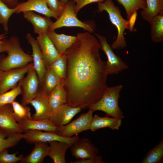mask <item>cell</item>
Listing matches in <instances>:
<instances>
[{
    "mask_svg": "<svg viewBox=\"0 0 163 163\" xmlns=\"http://www.w3.org/2000/svg\"><path fill=\"white\" fill-rule=\"evenodd\" d=\"M18 152L10 154L7 149H4L0 152V163H16L21 161L24 157L23 155L16 156Z\"/></svg>",
    "mask_w": 163,
    "mask_h": 163,
    "instance_id": "35",
    "label": "cell"
},
{
    "mask_svg": "<svg viewBox=\"0 0 163 163\" xmlns=\"http://www.w3.org/2000/svg\"><path fill=\"white\" fill-rule=\"evenodd\" d=\"M48 97L50 106L53 112L66 103L67 94L64 87V79L51 91Z\"/></svg>",
    "mask_w": 163,
    "mask_h": 163,
    "instance_id": "25",
    "label": "cell"
},
{
    "mask_svg": "<svg viewBox=\"0 0 163 163\" xmlns=\"http://www.w3.org/2000/svg\"><path fill=\"white\" fill-rule=\"evenodd\" d=\"M81 110L79 107H72L66 103L53 112L49 119L55 126L60 127L70 123Z\"/></svg>",
    "mask_w": 163,
    "mask_h": 163,
    "instance_id": "17",
    "label": "cell"
},
{
    "mask_svg": "<svg viewBox=\"0 0 163 163\" xmlns=\"http://www.w3.org/2000/svg\"><path fill=\"white\" fill-rule=\"evenodd\" d=\"M11 105L13 110V116L17 122L25 119H32L30 108L26 105L21 104L15 101Z\"/></svg>",
    "mask_w": 163,
    "mask_h": 163,
    "instance_id": "30",
    "label": "cell"
},
{
    "mask_svg": "<svg viewBox=\"0 0 163 163\" xmlns=\"http://www.w3.org/2000/svg\"><path fill=\"white\" fill-rule=\"evenodd\" d=\"M70 0H59L62 4L65 5Z\"/></svg>",
    "mask_w": 163,
    "mask_h": 163,
    "instance_id": "42",
    "label": "cell"
},
{
    "mask_svg": "<svg viewBox=\"0 0 163 163\" xmlns=\"http://www.w3.org/2000/svg\"><path fill=\"white\" fill-rule=\"evenodd\" d=\"M8 40L7 55L0 60V68L2 71L23 67L32 62V55L24 51L17 37H12Z\"/></svg>",
    "mask_w": 163,
    "mask_h": 163,
    "instance_id": "4",
    "label": "cell"
},
{
    "mask_svg": "<svg viewBox=\"0 0 163 163\" xmlns=\"http://www.w3.org/2000/svg\"><path fill=\"white\" fill-rule=\"evenodd\" d=\"M62 79L50 68L46 69L40 88L48 95L62 81Z\"/></svg>",
    "mask_w": 163,
    "mask_h": 163,
    "instance_id": "26",
    "label": "cell"
},
{
    "mask_svg": "<svg viewBox=\"0 0 163 163\" xmlns=\"http://www.w3.org/2000/svg\"><path fill=\"white\" fill-rule=\"evenodd\" d=\"M71 163H104L105 162L102 160L101 156H97L91 158L80 159L74 161H71Z\"/></svg>",
    "mask_w": 163,
    "mask_h": 163,
    "instance_id": "38",
    "label": "cell"
},
{
    "mask_svg": "<svg viewBox=\"0 0 163 163\" xmlns=\"http://www.w3.org/2000/svg\"><path fill=\"white\" fill-rule=\"evenodd\" d=\"M18 123L23 132L29 130H36L56 133L59 128L50 119L38 120L25 119Z\"/></svg>",
    "mask_w": 163,
    "mask_h": 163,
    "instance_id": "18",
    "label": "cell"
},
{
    "mask_svg": "<svg viewBox=\"0 0 163 163\" xmlns=\"http://www.w3.org/2000/svg\"><path fill=\"white\" fill-rule=\"evenodd\" d=\"M3 35L0 36V41L1 40H2V38H3Z\"/></svg>",
    "mask_w": 163,
    "mask_h": 163,
    "instance_id": "43",
    "label": "cell"
},
{
    "mask_svg": "<svg viewBox=\"0 0 163 163\" xmlns=\"http://www.w3.org/2000/svg\"><path fill=\"white\" fill-rule=\"evenodd\" d=\"M15 13L19 14L27 11H34L48 17L56 19L58 17L48 8L45 0H27L19 3L15 8Z\"/></svg>",
    "mask_w": 163,
    "mask_h": 163,
    "instance_id": "16",
    "label": "cell"
},
{
    "mask_svg": "<svg viewBox=\"0 0 163 163\" xmlns=\"http://www.w3.org/2000/svg\"><path fill=\"white\" fill-rule=\"evenodd\" d=\"M48 97L40 87L37 94L29 103L35 111L32 116V119H49L52 116L53 111L50 106Z\"/></svg>",
    "mask_w": 163,
    "mask_h": 163,
    "instance_id": "12",
    "label": "cell"
},
{
    "mask_svg": "<svg viewBox=\"0 0 163 163\" xmlns=\"http://www.w3.org/2000/svg\"><path fill=\"white\" fill-rule=\"evenodd\" d=\"M26 39L31 46L33 67L38 77L40 85L46 70L44 60L37 40L29 33L27 34Z\"/></svg>",
    "mask_w": 163,
    "mask_h": 163,
    "instance_id": "15",
    "label": "cell"
},
{
    "mask_svg": "<svg viewBox=\"0 0 163 163\" xmlns=\"http://www.w3.org/2000/svg\"><path fill=\"white\" fill-rule=\"evenodd\" d=\"M104 11L107 13L111 22L116 27L117 30L116 39L111 46L112 49L124 48L127 46L124 32L126 29L127 20L122 17L119 7L115 5L112 0H105L98 3L97 11L101 12Z\"/></svg>",
    "mask_w": 163,
    "mask_h": 163,
    "instance_id": "3",
    "label": "cell"
},
{
    "mask_svg": "<svg viewBox=\"0 0 163 163\" xmlns=\"http://www.w3.org/2000/svg\"><path fill=\"white\" fill-rule=\"evenodd\" d=\"M23 138L24 135L22 133L7 137L0 132V152L4 149L14 147Z\"/></svg>",
    "mask_w": 163,
    "mask_h": 163,
    "instance_id": "33",
    "label": "cell"
},
{
    "mask_svg": "<svg viewBox=\"0 0 163 163\" xmlns=\"http://www.w3.org/2000/svg\"><path fill=\"white\" fill-rule=\"evenodd\" d=\"M31 153L24 157L20 163H41L45 157L48 156L49 146L46 142H37Z\"/></svg>",
    "mask_w": 163,
    "mask_h": 163,
    "instance_id": "22",
    "label": "cell"
},
{
    "mask_svg": "<svg viewBox=\"0 0 163 163\" xmlns=\"http://www.w3.org/2000/svg\"><path fill=\"white\" fill-rule=\"evenodd\" d=\"M105 0H76L74 2L75 3V11L76 15L80 10L85 5L92 3H97L104 2Z\"/></svg>",
    "mask_w": 163,
    "mask_h": 163,
    "instance_id": "37",
    "label": "cell"
},
{
    "mask_svg": "<svg viewBox=\"0 0 163 163\" xmlns=\"http://www.w3.org/2000/svg\"><path fill=\"white\" fill-rule=\"evenodd\" d=\"M48 7L58 17L63 11L65 5L62 4L59 0H45Z\"/></svg>",
    "mask_w": 163,
    "mask_h": 163,
    "instance_id": "36",
    "label": "cell"
},
{
    "mask_svg": "<svg viewBox=\"0 0 163 163\" xmlns=\"http://www.w3.org/2000/svg\"><path fill=\"white\" fill-rule=\"evenodd\" d=\"M76 0H73V1L75 2Z\"/></svg>",
    "mask_w": 163,
    "mask_h": 163,
    "instance_id": "45",
    "label": "cell"
},
{
    "mask_svg": "<svg viewBox=\"0 0 163 163\" xmlns=\"http://www.w3.org/2000/svg\"><path fill=\"white\" fill-rule=\"evenodd\" d=\"M9 7L11 8H15L19 3L18 0H1Z\"/></svg>",
    "mask_w": 163,
    "mask_h": 163,
    "instance_id": "41",
    "label": "cell"
},
{
    "mask_svg": "<svg viewBox=\"0 0 163 163\" xmlns=\"http://www.w3.org/2000/svg\"><path fill=\"white\" fill-rule=\"evenodd\" d=\"M146 6L142 9L140 15L143 19L151 24L155 16L163 14V0H146Z\"/></svg>",
    "mask_w": 163,
    "mask_h": 163,
    "instance_id": "24",
    "label": "cell"
},
{
    "mask_svg": "<svg viewBox=\"0 0 163 163\" xmlns=\"http://www.w3.org/2000/svg\"><path fill=\"white\" fill-rule=\"evenodd\" d=\"M163 159V140L150 150L142 159V163H159Z\"/></svg>",
    "mask_w": 163,
    "mask_h": 163,
    "instance_id": "28",
    "label": "cell"
},
{
    "mask_svg": "<svg viewBox=\"0 0 163 163\" xmlns=\"http://www.w3.org/2000/svg\"><path fill=\"white\" fill-rule=\"evenodd\" d=\"M151 38L155 43L163 41V14L158 15L152 20L150 24Z\"/></svg>",
    "mask_w": 163,
    "mask_h": 163,
    "instance_id": "27",
    "label": "cell"
},
{
    "mask_svg": "<svg viewBox=\"0 0 163 163\" xmlns=\"http://www.w3.org/2000/svg\"><path fill=\"white\" fill-rule=\"evenodd\" d=\"M137 16V11H136L130 16L127 20L126 29L129 30L131 32L133 31Z\"/></svg>",
    "mask_w": 163,
    "mask_h": 163,
    "instance_id": "39",
    "label": "cell"
},
{
    "mask_svg": "<svg viewBox=\"0 0 163 163\" xmlns=\"http://www.w3.org/2000/svg\"><path fill=\"white\" fill-rule=\"evenodd\" d=\"M24 138L27 142L34 143L37 142H47L52 141L66 142L71 146L80 139L78 136L75 135L70 138L62 136L52 132H42L41 130H29L24 132Z\"/></svg>",
    "mask_w": 163,
    "mask_h": 163,
    "instance_id": "9",
    "label": "cell"
},
{
    "mask_svg": "<svg viewBox=\"0 0 163 163\" xmlns=\"http://www.w3.org/2000/svg\"><path fill=\"white\" fill-rule=\"evenodd\" d=\"M123 86L120 85L108 87L105 89L101 98L88 107L94 112L99 110L104 112L107 116L122 120L124 117L119 107L120 93Z\"/></svg>",
    "mask_w": 163,
    "mask_h": 163,
    "instance_id": "2",
    "label": "cell"
},
{
    "mask_svg": "<svg viewBox=\"0 0 163 163\" xmlns=\"http://www.w3.org/2000/svg\"><path fill=\"white\" fill-rule=\"evenodd\" d=\"M13 113L11 104L0 107V132L7 137L23 132L15 120Z\"/></svg>",
    "mask_w": 163,
    "mask_h": 163,
    "instance_id": "11",
    "label": "cell"
},
{
    "mask_svg": "<svg viewBox=\"0 0 163 163\" xmlns=\"http://www.w3.org/2000/svg\"><path fill=\"white\" fill-rule=\"evenodd\" d=\"M19 84L13 88L0 94V107L8 104H11L16 98L21 94Z\"/></svg>",
    "mask_w": 163,
    "mask_h": 163,
    "instance_id": "32",
    "label": "cell"
},
{
    "mask_svg": "<svg viewBox=\"0 0 163 163\" xmlns=\"http://www.w3.org/2000/svg\"><path fill=\"white\" fill-rule=\"evenodd\" d=\"M49 68L53 71L61 79H64L66 70V57L64 53L60 55Z\"/></svg>",
    "mask_w": 163,
    "mask_h": 163,
    "instance_id": "31",
    "label": "cell"
},
{
    "mask_svg": "<svg viewBox=\"0 0 163 163\" xmlns=\"http://www.w3.org/2000/svg\"><path fill=\"white\" fill-rule=\"evenodd\" d=\"M50 145L48 156L54 163H66V152L70 147L68 143L63 142L52 141L48 142Z\"/></svg>",
    "mask_w": 163,
    "mask_h": 163,
    "instance_id": "23",
    "label": "cell"
},
{
    "mask_svg": "<svg viewBox=\"0 0 163 163\" xmlns=\"http://www.w3.org/2000/svg\"><path fill=\"white\" fill-rule=\"evenodd\" d=\"M124 7L128 20L136 11L144 9L146 6V0H117Z\"/></svg>",
    "mask_w": 163,
    "mask_h": 163,
    "instance_id": "29",
    "label": "cell"
},
{
    "mask_svg": "<svg viewBox=\"0 0 163 163\" xmlns=\"http://www.w3.org/2000/svg\"><path fill=\"white\" fill-rule=\"evenodd\" d=\"M33 65L32 62L23 67L2 71L0 75V94L17 86Z\"/></svg>",
    "mask_w": 163,
    "mask_h": 163,
    "instance_id": "10",
    "label": "cell"
},
{
    "mask_svg": "<svg viewBox=\"0 0 163 163\" xmlns=\"http://www.w3.org/2000/svg\"><path fill=\"white\" fill-rule=\"evenodd\" d=\"M70 148L72 155L76 159L94 158L99 152L98 149L86 138L79 139Z\"/></svg>",
    "mask_w": 163,
    "mask_h": 163,
    "instance_id": "14",
    "label": "cell"
},
{
    "mask_svg": "<svg viewBox=\"0 0 163 163\" xmlns=\"http://www.w3.org/2000/svg\"><path fill=\"white\" fill-rule=\"evenodd\" d=\"M122 120L116 118L100 117L97 114L93 117L90 129L92 132L101 129L109 128L112 130H119L121 125Z\"/></svg>",
    "mask_w": 163,
    "mask_h": 163,
    "instance_id": "20",
    "label": "cell"
},
{
    "mask_svg": "<svg viewBox=\"0 0 163 163\" xmlns=\"http://www.w3.org/2000/svg\"><path fill=\"white\" fill-rule=\"evenodd\" d=\"M23 13L24 18L33 25L35 34H39L43 32H47L53 23L49 17L41 16L33 11H27Z\"/></svg>",
    "mask_w": 163,
    "mask_h": 163,
    "instance_id": "19",
    "label": "cell"
},
{
    "mask_svg": "<svg viewBox=\"0 0 163 163\" xmlns=\"http://www.w3.org/2000/svg\"><path fill=\"white\" fill-rule=\"evenodd\" d=\"M47 33L60 55L65 53L76 38V36L57 34L54 30L49 31Z\"/></svg>",
    "mask_w": 163,
    "mask_h": 163,
    "instance_id": "21",
    "label": "cell"
},
{
    "mask_svg": "<svg viewBox=\"0 0 163 163\" xmlns=\"http://www.w3.org/2000/svg\"><path fill=\"white\" fill-rule=\"evenodd\" d=\"M66 50V70L64 79L66 104L82 110L102 97L107 87L106 62L101 59V44L89 32L78 33Z\"/></svg>",
    "mask_w": 163,
    "mask_h": 163,
    "instance_id": "1",
    "label": "cell"
},
{
    "mask_svg": "<svg viewBox=\"0 0 163 163\" xmlns=\"http://www.w3.org/2000/svg\"><path fill=\"white\" fill-rule=\"evenodd\" d=\"M89 109L87 112L81 114L73 121L59 127L56 133L62 136L70 138L82 132L90 129L94 112Z\"/></svg>",
    "mask_w": 163,
    "mask_h": 163,
    "instance_id": "6",
    "label": "cell"
},
{
    "mask_svg": "<svg viewBox=\"0 0 163 163\" xmlns=\"http://www.w3.org/2000/svg\"><path fill=\"white\" fill-rule=\"evenodd\" d=\"M2 70L0 68V75L2 72Z\"/></svg>",
    "mask_w": 163,
    "mask_h": 163,
    "instance_id": "44",
    "label": "cell"
},
{
    "mask_svg": "<svg viewBox=\"0 0 163 163\" xmlns=\"http://www.w3.org/2000/svg\"><path fill=\"white\" fill-rule=\"evenodd\" d=\"M75 4L73 0L68 2L61 15L50 27L49 31L64 27H75L82 28L90 33L94 31V27L82 22L77 17L75 11Z\"/></svg>",
    "mask_w": 163,
    "mask_h": 163,
    "instance_id": "5",
    "label": "cell"
},
{
    "mask_svg": "<svg viewBox=\"0 0 163 163\" xmlns=\"http://www.w3.org/2000/svg\"><path fill=\"white\" fill-rule=\"evenodd\" d=\"M95 34L101 44V50L104 52L107 57L106 70L107 75L117 74L128 69L129 67L125 62L114 53L111 46L107 41V37L98 34Z\"/></svg>",
    "mask_w": 163,
    "mask_h": 163,
    "instance_id": "7",
    "label": "cell"
},
{
    "mask_svg": "<svg viewBox=\"0 0 163 163\" xmlns=\"http://www.w3.org/2000/svg\"><path fill=\"white\" fill-rule=\"evenodd\" d=\"M22 98V104H29L30 101L37 94L40 87V82L33 65L19 82Z\"/></svg>",
    "mask_w": 163,
    "mask_h": 163,
    "instance_id": "8",
    "label": "cell"
},
{
    "mask_svg": "<svg viewBox=\"0 0 163 163\" xmlns=\"http://www.w3.org/2000/svg\"><path fill=\"white\" fill-rule=\"evenodd\" d=\"M37 40L43 56L46 69L60 56L47 32L38 34Z\"/></svg>",
    "mask_w": 163,
    "mask_h": 163,
    "instance_id": "13",
    "label": "cell"
},
{
    "mask_svg": "<svg viewBox=\"0 0 163 163\" xmlns=\"http://www.w3.org/2000/svg\"><path fill=\"white\" fill-rule=\"evenodd\" d=\"M9 46V40H1L0 41V53L7 52L8 50Z\"/></svg>",
    "mask_w": 163,
    "mask_h": 163,
    "instance_id": "40",
    "label": "cell"
},
{
    "mask_svg": "<svg viewBox=\"0 0 163 163\" xmlns=\"http://www.w3.org/2000/svg\"><path fill=\"white\" fill-rule=\"evenodd\" d=\"M15 8L9 7L1 0H0V24H2L4 30H8V24L9 19L11 15L15 13Z\"/></svg>",
    "mask_w": 163,
    "mask_h": 163,
    "instance_id": "34",
    "label": "cell"
}]
</instances>
